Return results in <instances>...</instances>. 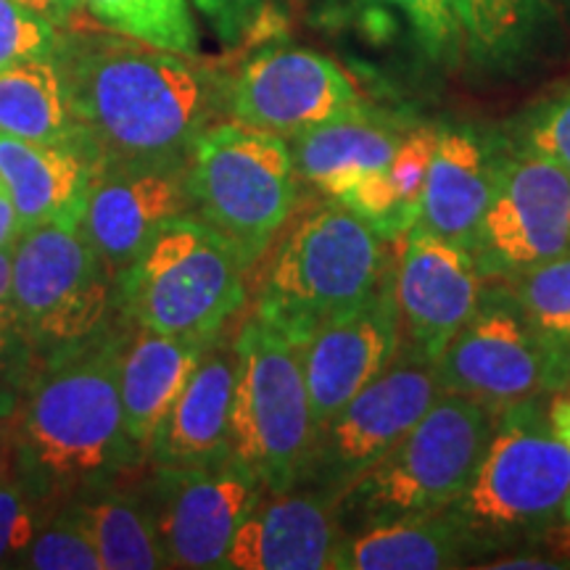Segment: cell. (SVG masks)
Here are the masks:
<instances>
[{
	"mask_svg": "<svg viewBox=\"0 0 570 570\" xmlns=\"http://www.w3.org/2000/svg\"><path fill=\"white\" fill-rule=\"evenodd\" d=\"M17 566L35 570H104L96 547L67 518L40 529Z\"/></svg>",
	"mask_w": 570,
	"mask_h": 570,
	"instance_id": "obj_33",
	"label": "cell"
},
{
	"mask_svg": "<svg viewBox=\"0 0 570 570\" xmlns=\"http://www.w3.org/2000/svg\"><path fill=\"white\" fill-rule=\"evenodd\" d=\"M40 529L35 497L13 475H0V566L19 560Z\"/></svg>",
	"mask_w": 570,
	"mask_h": 570,
	"instance_id": "obj_34",
	"label": "cell"
},
{
	"mask_svg": "<svg viewBox=\"0 0 570 570\" xmlns=\"http://www.w3.org/2000/svg\"><path fill=\"white\" fill-rule=\"evenodd\" d=\"M59 38V27L40 13L17 0H0V71L13 63L53 56Z\"/></svg>",
	"mask_w": 570,
	"mask_h": 570,
	"instance_id": "obj_32",
	"label": "cell"
},
{
	"mask_svg": "<svg viewBox=\"0 0 570 570\" xmlns=\"http://www.w3.org/2000/svg\"><path fill=\"white\" fill-rule=\"evenodd\" d=\"M188 212L185 167L101 169L90 183L80 230L119 275L164 227Z\"/></svg>",
	"mask_w": 570,
	"mask_h": 570,
	"instance_id": "obj_17",
	"label": "cell"
},
{
	"mask_svg": "<svg viewBox=\"0 0 570 570\" xmlns=\"http://www.w3.org/2000/svg\"><path fill=\"white\" fill-rule=\"evenodd\" d=\"M462 46L487 67H508L531 46L541 0H452Z\"/></svg>",
	"mask_w": 570,
	"mask_h": 570,
	"instance_id": "obj_28",
	"label": "cell"
},
{
	"mask_svg": "<svg viewBox=\"0 0 570 570\" xmlns=\"http://www.w3.org/2000/svg\"><path fill=\"white\" fill-rule=\"evenodd\" d=\"M21 338L56 354L88 346L117 302V275L80 225H42L13 244Z\"/></svg>",
	"mask_w": 570,
	"mask_h": 570,
	"instance_id": "obj_9",
	"label": "cell"
},
{
	"mask_svg": "<svg viewBox=\"0 0 570 570\" xmlns=\"http://www.w3.org/2000/svg\"><path fill=\"white\" fill-rule=\"evenodd\" d=\"M547 423L562 444L570 449V391H560L547 404Z\"/></svg>",
	"mask_w": 570,
	"mask_h": 570,
	"instance_id": "obj_39",
	"label": "cell"
},
{
	"mask_svg": "<svg viewBox=\"0 0 570 570\" xmlns=\"http://www.w3.org/2000/svg\"><path fill=\"white\" fill-rule=\"evenodd\" d=\"M106 30L164 48V51L198 56V30L188 0H82Z\"/></svg>",
	"mask_w": 570,
	"mask_h": 570,
	"instance_id": "obj_29",
	"label": "cell"
},
{
	"mask_svg": "<svg viewBox=\"0 0 570 570\" xmlns=\"http://www.w3.org/2000/svg\"><path fill=\"white\" fill-rule=\"evenodd\" d=\"M235 352L230 454L265 491L296 489L317 441L302 346L254 312L235 336Z\"/></svg>",
	"mask_w": 570,
	"mask_h": 570,
	"instance_id": "obj_8",
	"label": "cell"
},
{
	"mask_svg": "<svg viewBox=\"0 0 570 570\" xmlns=\"http://www.w3.org/2000/svg\"><path fill=\"white\" fill-rule=\"evenodd\" d=\"M348 533L325 491H265L235 533L225 568L230 570H327L338 568Z\"/></svg>",
	"mask_w": 570,
	"mask_h": 570,
	"instance_id": "obj_18",
	"label": "cell"
},
{
	"mask_svg": "<svg viewBox=\"0 0 570 570\" xmlns=\"http://www.w3.org/2000/svg\"><path fill=\"white\" fill-rule=\"evenodd\" d=\"M246 269L223 235L188 212L117 275V304L146 331L212 341L246 302Z\"/></svg>",
	"mask_w": 570,
	"mask_h": 570,
	"instance_id": "obj_5",
	"label": "cell"
},
{
	"mask_svg": "<svg viewBox=\"0 0 570 570\" xmlns=\"http://www.w3.org/2000/svg\"><path fill=\"white\" fill-rule=\"evenodd\" d=\"M389 246L391 240L346 206H320L277 248L256 315L304 346L320 325L365 302L386 281Z\"/></svg>",
	"mask_w": 570,
	"mask_h": 570,
	"instance_id": "obj_3",
	"label": "cell"
},
{
	"mask_svg": "<svg viewBox=\"0 0 570 570\" xmlns=\"http://www.w3.org/2000/svg\"><path fill=\"white\" fill-rule=\"evenodd\" d=\"M552 531L558 533V544H562V547H568L570 550V491H568V497H566V502H562V508H560V515H558V523L552 525Z\"/></svg>",
	"mask_w": 570,
	"mask_h": 570,
	"instance_id": "obj_42",
	"label": "cell"
},
{
	"mask_svg": "<svg viewBox=\"0 0 570 570\" xmlns=\"http://www.w3.org/2000/svg\"><path fill=\"white\" fill-rule=\"evenodd\" d=\"M96 161L82 146L0 132V183L21 233L42 225H80Z\"/></svg>",
	"mask_w": 570,
	"mask_h": 570,
	"instance_id": "obj_20",
	"label": "cell"
},
{
	"mask_svg": "<svg viewBox=\"0 0 570 570\" xmlns=\"http://www.w3.org/2000/svg\"><path fill=\"white\" fill-rule=\"evenodd\" d=\"M410 130L367 106L288 140L298 177L338 202L354 185L386 169Z\"/></svg>",
	"mask_w": 570,
	"mask_h": 570,
	"instance_id": "obj_23",
	"label": "cell"
},
{
	"mask_svg": "<svg viewBox=\"0 0 570 570\" xmlns=\"http://www.w3.org/2000/svg\"><path fill=\"white\" fill-rule=\"evenodd\" d=\"M470 541L449 512L383 520L348 533L338 570H439L458 568Z\"/></svg>",
	"mask_w": 570,
	"mask_h": 570,
	"instance_id": "obj_24",
	"label": "cell"
},
{
	"mask_svg": "<svg viewBox=\"0 0 570 570\" xmlns=\"http://www.w3.org/2000/svg\"><path fill=\"white\" fill-rule=\"evenodd\" d=\"M19 233H21V227H19L17 212H13L11 198H9V194H6L3 183H0V248L17 244Z\"/></svg>",
	"mask_w": 570,
	"mask_h": 570,
	"instance_id": "obj_40",
	"label": "cell"
},
{
	"mask_svg": "<svg viewBox=\"0 0 570 570\" xmlns=\"http://www.w3.org/2000/svg\"><path fill=\"white\" fill-rule=\"evenodd\" d=\"M190 214L256 265L298 198V169L291 142L244 122H212L198 135L185 164Z\"/></svg>",
	"mask_w": 570,
	"mask_h": 570,
	"instance_id": "obj_6",
	"label": "cell"
},
{
	"mask_svg": "<svg viewBox=\"0 0 570 570\" xmlns=\"http://www.w3.org/2000/svg\"><path fill=\"white\" fill-rule=\"evenodd\" d=\"M17 3L40 13L42 19H48L56 27L69 24L71 17L82 9V0H17Z\"/></svg>",
	"mask_w": 570,
	"mask_h": 570,
	"instance_id": "obj_38",
	"label": "cell"
},
{
	"mask_svg": "<svg viewBox=\"0 0 570 570\" xmlns=\"http://www.w3.org/2000/svg\"><path fill=\"white\" fill-rule=\"evenodd\" d=\"M489 568H568V562H554L550 558H533V554H520V558H504L499 562H489Z\"/></svg>",
	"mask_w": 570,
	"mask_h": 570,
	"instance_id": "obj_41",
	"label": "cell"
},
{
	"mask_svg": "<svg viewBox=\"0 0 570 570\" xmlns=\"http://www.w3.org/2000/svg\"><path fill=\"white\" fill-rule=\"evenodd\" d=\"M570 252V177L544 156H499L473 256L483 277L510 281Z\"/></svg>",
	"mask_w": 570,
	"mask_h": 570,
	"instance_id": "obj_12",
	"label": "cell"
},
{
	"mask_svg": "<svg viewBox=\"0 0 570 570\" xmlns=\"http://www.w3.org/2000/svg\"><path fill=\"white\" fill-rule=\"evenodd\" d=\"M209 341L164 336L138 327L119 346L117 383L122 402L125 431L140 452H148L164 417L190 381Z\"/></svg>",
	"mask_w": 570,
	"mask_h": 570,
	"instance_id": "obj_22",
	"label": "cell"
},
{
	"mask_svg": "<svg viewBox=\"0 0 570 570\" xmlns=\"http://www.w3.org/2000/svg\"><path fill=\"white\" fill-rule=\"evenodd\" d=\"M399 11L415 35L417 46L436 61H449L460 53L462 32L452 0H365Z\"/></svg>",
	"mask_w": 570,
	"mask_h": 570,
	"instance_id": "obj_31",
	"label": "cell"
},
{
	"mask_svg": "<svg viewBox=\"0 0 570 570\" xmlns=\"http://www.w3.org/2000/svg\"><path fill=\"white\" fill-rule=\"evenodd\" d=\"M560 3H568L570 6V0H560Z\"/></svg>",
	"mask_w": 570,
	"mask_h": 570,
	"instance_id": "obj_43",
	"label": "cell"
},
{
	"mask_svg": "<svg viewBox=\"0 0 570 570\" xmlns=\"http://www.w3.org/2000/svg\"><path fill=\"white\" fill-rule=\"evenodd\" d=\"M265 487L227 458L214 465H159L148 520L167 568H225L235 533L252 515Z\"/></svg>",
	"mask_w": 570,
	"mask_h": 570,
	"instance_id": "obj_13",
	"label": "cell"
},
{
	"mask_svg": "<svg viewBox=\"0 0 570 570\" xmlns=\"http://www.w3.org/2000/svg\"><path fill=\"white\" fill-rule=\"evenodd\" d=\"M441 394L431 362L404 348V356L375 375L317 433L306 479L336 497L383 460L415 428Z\"/></svg>",
	"mask_w": 570,
	"mask_h": 570,
	"instance_id": "obj_11",
	"label": "cell"
},
{
	"mask_svg": "<svg viewBox=\"0 0 570 570\" xmlns=\"http://www.w3.org/2000/svg\"><path fill=\"white\" fill-rule=\"evenodd\" d=\"M21 338V320L13 296V246L0 248V356Z\"/></svg>",
	"mask_w": 570,
	"mask_h": 570,
	"instance_id": "obj_37",
	"label": "cell"
},
{
	"mask_svg": "<svg viewBox=\"0 0 570 570\" xmlns=\"http://www.w3.org/2000/svg\"><path fill=\"white\" fill-rule=\"evenodd\" d=\"M508 283L512 302L531 331L570 362V252Z\"/></svg>",
	"mask_w": 570,
	"mask_h": 570,
	"instance_id": "obj_30",
	"label": "cell"
},
{
	"mask_svg": "<svg viewBox=\"0 0 570 570\" xmlns=\"http://www.w3.org/2000/svg\"><path fill=\"white\" fill-rule=\"evenodd\" d=\"M433 142H436L433 127L410 130L389 167L354 185L346 196L338 198V204L365 219L391 244H396L402 235L407 238V233L417 225L420 209H423V188Z\"/></svg>",
	"mask_w": 570,
	"mask_h": 570,
	"instance_id": "obj_25",
	"label": "cell"
},
{
	"mask_svg": "<svg viewBox=\"0 0 570 570\" xmlns=\"http://www.w3.org/2000/svg\"><path fill=\"white\" fill-rule=\"evenodd\" d=\"M483 277L470 248L415 225L404 238L394 273V294L407 352L436 362L449 341L479 309Z\"/></svg>",
	"mask_w": 570,
	"mask_h": 570,
	"instance_id": "obj_15",
	"label": "cell"
},
{
	"mask_svg": "<svg viewBox=\"0 0 570 570\" xmlns=\"http://www.w3.org/2000/svg\"><path fill=\"white\" fill-rule=\"evenodd\" d=\"M520 148L544 156L570 177V88L531 114Z\"/></svg>",
	"mask_w": 570,
	"mask_h": 570,
	"instance_id": "obj_35",
	"label": "cell"
},
{
	"mask_svg": "<svg viewBox=\"0 0 570 570\" xmlns=\"http://www.w3.org/2000/svg\"><path fill=\"white\" fill-rule=\"evenodd\" d=\"M568 491L570 449L552 433L537 396L499 412L473 481L446 512L470 547L491 550L550 533Z\"/></svg>",
	"mask_w": 570,
	"mask_h": 570,
	"instance_id": "obj_4",
	"label": "cell"
},
{
	"mask_svg": "<svg viewBox=\"0 0 570 570\" xmlns=\"http://www.w3.org/2000/svg\"><path fill=\"white\" fill-rule=\"evenodd\" d=\"M402 352V317L394 273L365 302L331 317L302 346L304 377L317 433L356 391L381 375Z\"/></svg>",
	"mask_w": 570,
	"mask_h": 570,
	"instance_id": "obj_16",
	"label": "cell"
},
{
	"mask_svg": "<svg viewBox=\"0 0 570 570\" xmlns=\"http://www.w3.org/2000/svg\"><path fill=\"white\" fill-rule=\"evenodd\" d=\"M117 344L56 354L21 412V460L53 489L85 487L125 468L135 452L125 431Z\"/></svg>",
	"mask_w": 570,
	"mask_h": 570,
	"instance_id": "obj_2",
	"label": "cell"
},
{
	"mask_svg": "<svg viewBox=\"0 0 570 570\" xmlns=\"http://www.w3.org/2000/svg\"><path fill=\"white\" fill-rule=\"evenodd\" d=\"M53 59L96 173L185 167L217 111V85L194 56L106 27L61 32Z\"/></svg>",
	"mask_w": 570,
	"mask_h": 570,
	"instance_id": "obj_1",
	"label": "cell"
},
{
	"mask_svg": "<svg viewBox=\"0 0 570 570\" xmlns=\"http://www.w3.org/2000/svg\"><path fill=\"white\" fill-rule=\"evenodd\" d=\"M238 381L235 338L225 333L206 344L202 360L164 417L148 452L159 465L198 468L230 454V415Z\"/></svg>",
	"mask_w": 570,
	"mask_h": 570,
	"instance_id": "obj_19",
	"label": "cell"
},
{
	"mask_svg": "<svg viewBox=\"0 0 570 570\" xmlns=\"http://www.w3.org/2000/svg\"><path fill=\"white\" fill-rule=\"evenodd\" d=\"M499 156L468 127H441L428 164L420 225L473 252L494 190Z\"/></svg>",
	"mask_w": 570,
	"mask_h": 570,
	"instance_id": "obj_21",
	"label": "cell"
},
{
	"mask_svg": "<svg viewBox=\"0 0 570 570\" xmlns=\"http://www.w3.org/2000/svg\"><path fill=\"white\" fill-rule=\"evenodd\" d=\"M225 46H235L256 30L273 0H190Z\"/></svg>",
	"mask_w": 570,
	"mask_h": 570,
	"instance_id": "obj_36",
	"label": "cell"
},
{
	"mask_svg": "<svg viewBox=\"0 0 570 570\" xmlns=\"http://www.w3.org/2000/svg\"><path fill=\"white\" fill-rule=\"evenodd\" d=\"M0 132L38 142L82 146L80 127L71 114L53 56L13 63L0 71Z\"/></svg>",
	"mask_w": 570,
	"mask_h": 570,
	"instance_id": "obj_26",
	"label": "cell"
},
{
	"mask_svg": "<svg viewBox=\"0 0 570 570\" xmlns=\"http://www.w3.org/2000/svg\"><path fill=\"white\" fill-rule=\"evenodd\" d=\"M439 389L499 415L512 404L570 389V362L531 331L510 291L483 294L475 315L433 362Z\"/></svg>",
	"mask_w": 570,
	"mask_h": 570,
	"instance_id": "obj_10",
	"label": "cell"
},
{
	"mask_svg": "<svg viewBox=\"0 0 570 570\" xmlns=\"http://www.w3.org/2000/svg\"><path fill=\"white\" fill-rule=\"evenodd\" d=\"M235 122L294 140L365 106L352 77L309 48H269L248 59L225 90Z\"/></svg>",
	"mask_w": 570,
	"mask_h": 570,
	"instance_id": "obj_14",
	"label": "cell"
},
{
	"mask_svg": "<svg viewBox=\"0 0 570 570\" xmlns=\"http://www.w3.org/2000/svg\"><path fill=\"white\" fill-rule=\"evenodd\" d=\"M96 547L104 570L167 568L148 512L127 497H98L61 512Z\"/></svg>",
	"mask_w": 570,
	"mask_h": 570,
	"instance_id": "obj_27",
	"label": "cell"
},
{
	"mask_svg": "<svg viewBox=\"0 0 570 570\" xmlns=\"http://www.w3.org/2000/svg\"><path fill=\"white\" fill-rule=\"evenodd\" d=\"M497 415L441 391L415 428L336 499L341 520L367 525L452 508L473 481Z\"/></svg>",
	"mask_w": 570,
	"mask_h": 570,
	"instance_id": "obj_7",
	"label": "cell"
},
{
	"mask_svg": "<svg viewBox=\"0 0 570 570\" xmlns=\"http://www.w3.org/2000/svg\"><path fill=\"white\" fill-rule=\"evenodd\" d=\"M568 391H570V389H568Z\"/></svg>",
	"mask_w": 570,
	"mask_h": 570,
	"instance_id": "obj_44",
	"label": "cell"
}]
</instances>
